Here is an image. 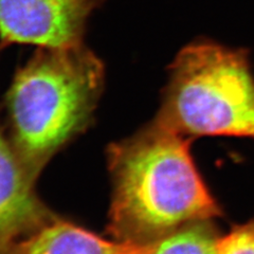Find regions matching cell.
Segmentation results:
<instances>
[{
    "mask_svg": "<svg viewBox=\"0 0 254 254\" xmlns=\"http://www.w3.org/2000/svg\"><path fill=\"white\" fill-rule=\"evenodd\" d=\"M190 141L155 119L109 146L114 240L141 245L189 222L222 216L190 155Z\"/></svg>",
    "mask_w": 254,
    "mask_h": 254,
    "instance_id": "1",
    "label": "cell"
},
{
    "mask_svg": "<svg viewBox=\"0 0 254 254\" xmlns=\"http://www.w3.org/2000/svg\"><path fill=\"white\" fill-rule=\"evenodd\" d=\"M102 61L84 43L36 48L6 93L9 137L30 176L91 121L104 86Z\"/></svg>",
    "mask_w": 254,
    "mask_h": 254,
    "instance_id": "2",
    "label": "cell"
},
{
    "mask_svg": "<svg viewBox=\"0 0 254 254\" xmlns=\"http://www.w3.org/2000/svg\"><path fill=\"white\" fill-rule=\"evenodd\" d=\"M0 254H127L124 243L108 241L73 222L51 216L0 250Z\"/></svg>",
    "mask_w": 254,
    "mask_h": 254,
    "instance_id": "6",
    "label": "cell"
},
{
    "mask_svg": "<svg viewBox=\"0 0 254 254\" xmlns=\"http://www.w3.org/2000/svg\"><path fill=\"white\" fill-rule=\"evenodd\" d=\"M34 184L0 128V250L54 215L39 200Z\"/></svg>",
    "mask_w": 254,
    "mask_h": 254,
    "instance_id": "5",
    "label": "cell"
},
{
    "mask_svg": "<svg viewBox=\"0 0 254 254\" xmlns=\"http://www.w3.org/2000/svg\"><path fill=\"white\" fill-rule=\"evenodd\" d=\"M219 254H254V219L221 236Z\"/></svg>",
    "mask_w": 254,
    "mask_h": 254,
    "instance_id": "8",
    "label": "cell"
},
{
    "mask_svg": "<svg viewBox=\"0 0 254 254\" xmlns=\"http://www.w3.org/2000/svg\"><path fill=\"white\" fill-rule=\"evenodd\" d=\"M104 0H0V43L59 48L84 43L87 22Z\"/></svg>",
    "mask_w": 254,
    "mask_h": 254,
    "instance_id": "4",
    "label": "cell"
},
{
    "mask_svg": "<svg viewBox=\"0 0 254 254\" xmlns=\"http://www.w3.org/2000/svg\"><path fill=\"white\" fill-rule=\"evenodd\" d=\"M221 234L214 219H200L141 245L127 244V254H219Z\"/></svg>",
    "mask_w": 254,
    "mask_h": 254,
    "instance_id": "7",
    "label": "cell"
},
{
    "mask_svg": "<svg viewBox=\"0 0 254 254\" xmlns=\"http://www.w3.org/2000/svg\"><path fill=\"white\" fill-rule=\"evenodd\" d=\"M157 120L193 139H254V74L248 50L201 37L170 66Z\"/></svg>",
    "mask_w": 254,
    "mask_h": 254,
    "instance_id": "3",
    "label": "cell"
}]
</instances>
